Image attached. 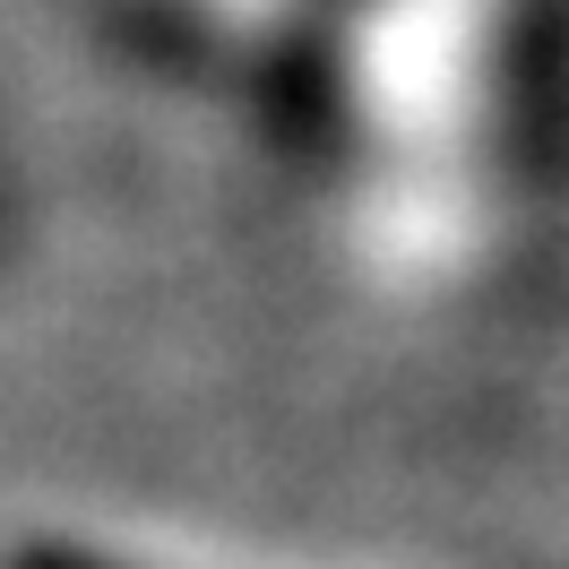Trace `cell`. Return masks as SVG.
<instances>
[{
    "instance_id": "cell-1",
    "label": "cell",
    "mask_w": 569,
    "mask_h": 569,
    "mask_svg": "<svg viewBox=\"0 0 569 569\" xmlns=\"http://www.w3.org/2000/svg\"><path fill=\"white\" fill-rule=\"evenodd\" d=\"M0 569H130V561H112V552H87V543H52V535H43V543H18V552H9Z\"/></svg>"
}]
</instances>
